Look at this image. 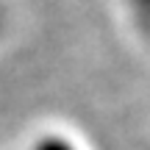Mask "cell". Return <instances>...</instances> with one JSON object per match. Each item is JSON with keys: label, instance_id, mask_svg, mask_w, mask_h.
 Wrapping results in <instances>:
<instances>
[{"label": "cell", "instance_id": "6da1fadb", "mask_svg": "<svg viewBox=\"0 0 150 150\" xmlns=\"http://www.w3.org/2000/svg\"><path fill=\"white\" fill-rule=\"evenodd\" d=\"M134 11V17L142 22L145 28H150V0H125Z\"/></svg>", "mask_w": 150, "mask_h": 150}, {"label": "cell", "instance_id": "7a4b0ae2", "mask_svg": "<svg viewBox=\"0 0 150 150\" xmlns=\"http://www.w3.org/2000/svg\"><path fill=\"white\" fill-rule=\"evenodd\" d=\"M31 150H75L67 139H59V136H47V139H39Z\"/></svg>", "mask_w": 150, "mask_h": 150}, {"label": "cell", "instance_id": "3957f363", "mask_svg": "<svg viewBox=\"0 0 150 150\" xmlns=\"http://www.w3.org/2000/svg\"><path fill=\"white\" fill-rule=\"evenodd\" d=\"M6 25H8V8H6V0H0V33L6 31Z\"/></svg>", "mask_w": 150, "mask_h": 150}]
</instances>
